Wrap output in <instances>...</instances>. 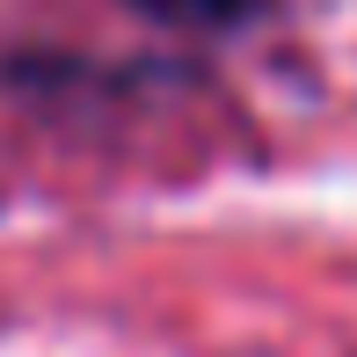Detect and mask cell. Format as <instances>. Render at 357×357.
<instances>
[{
    "instance_id": "obj_1",
    "label": "cell",
    "mask_w": 357,
    "mask_h": 357,
    "mask_svg": "<svg viewBox=\"0 0 357 357\" xmlns=\"http://www.w3.org/2000/svg\"><path fill=\"white\" fill-rule=\"evenodd\" d=\"M139 8L175 15V22H226V15H241V0H139Z\"/></svg>"
}]
</instances>
